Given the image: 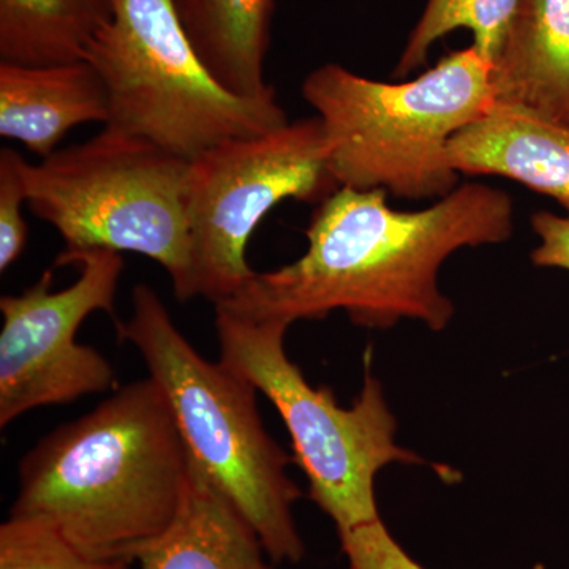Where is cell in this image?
<instances>
[{
    "instance_id": "12",
    "label": "cell",
    "mask_w": 569,
    "mask_h": 569,
    "mask_svg": "<svg viewBox=\"0 0 569 569\" xmlns=\"http://www.w3.org/2000/svg\"><path fill=\"white\" fill-rule=\"evenodd\" d=\"M492 81L497 103L569 127V0H519Z\"/></svg>"
},
{
    "instance_id": "6",
    "label": "cell",
    "mask_w": 569,
    "mask_h": 569,
    "mask_svg": "<svg viewBox=\"0 0 569 569\" xmlns=\"http://www.w3.org/2000/svg\"><path fill=\"white\" fill-rule=\"evenodd\" d=\"M290 326L282 318H250L216 307L219 361L271 400L290 432L310 498L337 533H346L381 519L376 479L385 467L422 459L396 443L395 415L370 372L350 408L340 407L328 388L310 387L284 351Z\"/></svg>"
},
{
    "instance_id": "8",
    "label": "cell",
    "mask_w": 569,
    "mask_h": 569,
    "mask_svg": "<svg viewBox=\"0 0 569 569\" xmlns=\"http://www.w3.org/2000/svg\"><path fill=\"white\" fill-rule=\"evenodd\" d=\"M337 189L317 116L194 157L186 189L189 274L179 301L233 298L254 274L247 246L261 220L288 198L321 203Z\"/></svg>"
},
{
    "instance_id": "3",
    "label": "cell",
    "mask_w": 569,
    "mask_h": 569,
    "mask_svg": "<svg viewBox=\"0 0 569 569\" xmlns=\"http://www.w3.org/2000/svg\"><path fill=\"white\" fill-rule=\"evenodd\" d=\"M492 70L470 47L396 84L335 62L310 71L302 97L323 126L335 181L406 200L447 197L460 186L449 142L496 103Z\"/></svg>"
},
{
    "instance_id": "9",
    "label": "cell",
    "mask_w": 569,
    "mask_h": 569,
    "mask_svg": "<svg viewBox=\"0 0 569 569\" xmlns=\"http://www.w3.org/2000/svg\"><path fill=\"white\" fill-rule=\"evenodd\" d=\"M74 264L80 277L52 291L51 269L17 296H2L0 427L40 407L67 406L81 397L116 391L118 380L100 351L77 342L93 312L114 317L123 258L108 249L62 252L56 266Z\"/></svg>"
},
{
    "instance_id": "5",
    "label": "cell",
    "mask_w": 569,
    "mask_h": 569,
    "mask_svg": "<svg viewBox=\"0 0 569 569\" xmlns=\"http://www.w3.org/2000/svg\"><path fill=\"white\" fill-rule=\"evenodd\" d=\"M82 59L102 78L107 129L192 160L213 146L288 122L276 91H227L201 61L174 0H114V13Z\"/></svg>"
},
{
    "instance_id": "14",
    "label": "cell",
    "mask_w": 569,
    "mask_h": 569,
    "mask_svg": "<svg viewBox=\"0 0 569 569\" xmlns=\"http://www.w3.org/2000/svg\"><path fill=\"white\" fill-rule=\"evenodd\" d=\"M201 61L227 91L263 97L276 0H174Z\"/></svg>"
},
{
    "instance_id": "13",
    "label": "cell",
    "mask_w": 569,
    "mask_h": 569,
    "mask_svg": "<svg viewBox=\"0 0 569 569\" xmlns=\"http://www.w3.org/2000/svg\"><path fill=\"white\" fill-rule=\"evenodd\" d=\"M257 531L194 462L181 512L138 557L141 569H274Z\"/></svg>"
},
{
    "instance_id": "20",
    "label": "cell",
    "mask_w": 569,
    "mask_h": 569,
    "mask_svg": "<svg viewBox=\"0 0 569 569\" xmlns=\"http://www.w3.org/2000/svg\"><path fill=\"white\" fill-rule=\"evenodd\" d=\"M531 228L539 238V246L530 254L531 263L569 271V217L538 211L531 216Z\"/></svg>"
},
{
    "instance_id": "10",
    "label": "cell",
    "mask_w": 569,
    "mask_h": 569,
    "mask_svg": "<svg viewBox=\"0 0 569 569\" xmlns=\"http://www.w3.org/2000/svg\"><path fill=\"white\" fill-rule=\"evenodd\" d=\"M448 160L459 174L500 176L548 194L569 217V127L496 102L452 138Z\"/></svg>"
},
{
    "instance_id": "17",
    "label": "cell",
    "mask_w": 569,
    "mask_h": 569,
    "mask_svg": "<svg viewBox=\"0 0 569 569\" xmlns=\"http://www.w3.org/2000/svg\"><path fill=\"white\" fill-rule=\"evenodd\" d=\"M127 561H97L74 548L47 520L10 516L0 526V569H130Z\"/></svg>"
},
{
    "instance_id": "4",
    "label": "cell",
    "mask_w": 569,
    "mask_h": 569,
    "mask_svg": "<svg viewBox=\"0 0 569 569\" xmlns=\"http://www.w3.org/2000/svg\"><path fill=\"white\" fill-rule=\"evenodd\" d=\"M164 395L190 455L257 531L274 563H299L306 546L293 518L301 489L288 475L291 459L266 432L258 389L194 350L149 284L132 291L129 320L116 321Z\"/></svg>"
},
{
    "instance_id": "16",
    "label": "cell",
    "mask_w": 569,
    "mask_h": 569,
    "mask_svg": "<svg viewBox=\"0 0 569 569\" xmlns=\"http://www.w3.org/2000/svg\"><path fill=\"white\" fill-rule=\"evenodd\" d=\"M518 7L519 0H427L397 62L396 77H407L421 69L430 48L458 29L471 32V47L493 67L503 50Z\"/></svg>"
},
{
    "instance_id": "18",
    "label": "cell",
    "mask_w": 569,
    "mask_h": 569,
    "mask_svg": "<svg viewBox=\"0 0 569 569\" xmlns=\"http://www.w3.org/2000/svg\"><path fill=\"white\" fill-rule=\"evenodd\" d=\"M24 157L11 148L0 151V271L6 272L28 242V223L22 204L28 203L24 179Z\"/></svg>"
},
{
    "instance_id": "7",
    "label": "cell",
    "mask_w": 569,
    "mask_h": 569,
    "mask_svg": "<svg viewBox=\"0 0 569 569\" xmlns=\"http://www.w3.org/2000/svg\"><path fill=\"white\" fill-rule=\"evenodd\" d=\"M190 160L103 127L91 140L22 162L28 204L66 241L63 252L108 249L162 266L176 298L189 274Z\"/></svg>"
},
{
    "instance_id": "2",
    "label": "cell",
    "mask_w": 569,
    "mask_h": 569,
    "mask_svg": "<svg viewBox=\"0 0 569 569\" xmlns=\"http://www.w3.org/2000/svg\"><path fill=\"white\" fill-rule=\"evenodd\" d=\"M192 466L168 396L141 378L41 438L10 516L47 520L89 559L133 563L173 526Z\"/></svg>"
},
{
    "instance_id": "15",
    "label": "cell",
    "mask_w": 569,
    "mask_h": 569,
    "mask_svg": "<svg viewBox=\"0 0 569 569\" xmlns=\"http://www.w3.org/2000/svg\"><path fill=\"white\" fill-rule=\"evenodd\" d=\"M112 13L114 0H0V62L81 61Z\"/></svg>"
},
{
    "instance_id": "1",
    "label": "cell",
    "mask_w": 569,
    "mask_h": 569,
    "mask_svg": "<svg viewBox=\"0 0 569 569\" xmlns=\"http://www.w3.org/2000/svg\"><path fill=\"white\" fill-rule=\"evenodd\" d=\"M387 197L385 190L339 187L313 211L301 258L254 272L216 307L291 325L343 310L367 329L417 320L443 331L455 305L438 284L441 266L460 249L507 242L515 233V203L479 182L462 183L421 211H397Z\"/></svg>"
},
{
    "instance_id": "19",
    "label": "cell",
    "mask_w": 569,
    "mask_h": 569,
    "mask_svg": "<svg viewBox=\"0 0 569 569\" xmlns=\"http://www.w3.org/2000/svg\"><path fill=\"white\" fill-rule=\"evenodd\" d=\"M339 539L350 569H426L408 556L381 519L340 533Z\"/></svg>"
},
{
    "instance_id": "11",
    "label": "cell",
    "mask_w": 569,
    "mask_h": 569,
    "mask_svg": "<svg viewBox=\"0 0 569 569\" xmlns=\"http://www.w3.org/2000/svg\"><path fill=\"white\" fill-rule=\"evenodd\" d=\"M108 121L107 89L81 61L52 66L0 62V137L47 159L74 127Z\"/></svg>"
}]
</instances>
